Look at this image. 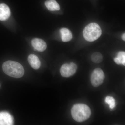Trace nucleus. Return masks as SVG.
Listing matches in <instances>:
<instances>
[{"label": "nucleus", "mask_w": 125, "mask_h": 125, "mask_svg": "<svg viewBox=\"0 0 125 125\" xmlns=\"http://www.w3.org/2000/svg\"><path fill=\"white\" fill-rule=\"evenodd\" d=\"M2 70L8 76L14 78H21L24 74V70L22 65L13 61L5 62L2 65Z\"/></svg>", "instance_id": "1"}, {"label": "nucleus", "mask_w": 125, "mask_h": 125, "mask_svg": "<svg viewBox=\"0 0 125 125\" xmlns=\"http://www.w3.org/2000/svg\"><path fill=\"white\" fill-rule=\"evenodd\" d=\"M71 112L74 120L78 122L86 120L89 118L91 114L89 107L83 104H78L74 105L72 108Z\"/></svg>", "instance_id": "2"}, {"label": "nucleus", "mask_w": 125, "mask_h": 125, "mask_svg": "<svg viewBox=\"0 0 125 125\" xmlns=\"http://www.w3.org/2000/svg\"><path fill=\"white\" fill-rule=\"evenodd\" d=\"M83 34L85 40L89 42H93L101 37L102 30L98 24L92 23L88 25L84 28Z\"/></svg>", "instance_id": "3"}, {"label": "nucleus", "mask_w": 125, "mask_h": 125, "mask_svg": "<svg viewBox=\"0 0 125 125\" xmlns=\"http://www.w3.org/2000/svg\"><path fill=\"white\" fill-rule=\"evenodd\" d=\"M105 78L103 71L100 68L94 70L91 77V82L94 87H97L103 83Z\"/></svg>", "instance_id": "4"}, {"label": "nucleus", "mask_w": 125, "mask_h": 125, "mask_svg": "<svg viewBox=\"0 0 125 125\" xmlns=\"http://www.w3.org/2000/svg\"><path fill=\"white\" fill-rule=\"evenodd\" d=\"M77 68V65L73 62L70 64H65L61 67L60 72L62 76L67 78L75 73Z\"/></svg>", "instance_id": "5"}, {"label": "nucleus", "mask_w": 125, "mask_h": 125, "mask_svg": "<svg viewBox=\"0 0 125 125\" xmlns=\"http://www.w3.org/2000/svg\"><path fill=\"white\" fill-rule=\"evenodd\" d=\"M31 44L34 48L39 52H42L47 48V44L44 40L40 39L35 38L31 41Z\"/></svg>", "instance_id": "6"}, {"label": "nucleus", "mask_w": 125, "mask_h": 125, "mask_svg": "<svg viewBox=\"0 0 125 125\" xmlns=\"http://www.w3.org/2000/svg\"><path fill=\"white\" fill-rule=\"evenodd\" d=\"M10 14V10L8 6L5 4H0V20H6Z\"/></svg>", "instance_id": "7"}, {"label": "nucleus", "mask_w": 125, "mask_h": 125, "mask_svg": "<svg viewBox=\"0 0 125 125\" xmlns=\"http://www.w3.org/2000/svg\"><path fill=\"white\" fill-rule=\"evenodd\" d=\"M29 64L32 68L35 70H37L40 67L41 62L38 57L34 54H30L28 58Z\"/></svg>", "instance_id": "8"}, {"label": "nucleus", "mask_w": 125, "mask_h": 125, "mask_svg": "<svg viewBox=\"0 0 125 125\" xmlns=\"http://www.w3.org/2000/svg\"><path fill=\"white\" fill-rule=\"evenodd\" d=\"M62 40L64 42H69L72 38V34L70 31L66 28H62L60 30Z\"/></svg>", "instance_id": "9"}, {"label": "nucleus", "mask_w": 125, "mask_h": 125, "mask_svg": "<svg viewBox=\"0 0 125 125\" xmlns=\"http://www.w3.org/2000/svg\"><path fill=\"white\" fill-rule=\"evenodd\" d=\"M11 125V116L7 112L0 113V125Z\"/></svg>", "instance_id": "10"}, {"label": "nucleus", "mask_w": 125, "mask_h": 125, "mask_svg": "<svg viewBox=\"0 0 125 125\" xmlns=\"http://www.w3.org/2000/svg\"><path fill=\"white\" fill-rule=\"evenodd\" d=\"M45 5L47 9L50 11L59 10L60 9V5L55 0H49L45 2Z\"/></svg>", "instance_id": "11"}, {"label": "nucleus", "mask_w": 125, "mask_h": 125, "mask_svg": "<svg viewBox=\"0 0 125 125\" xmlns=\"http://www.w3.org/2000/svg\"><path fill=\"white\" fill-rule=\"evenodd\" d=\"M114 61L118 65L122 64L123 65H125V52H120L117 54V57L114 58Z\"/></svg>", "instance_id": "12"}, {"label": "nucleus", "mask_w": 125, "mask_h": 125, "mask_svg": "<svg viewBox=\"0 0 125 125\" xmlns=\"http://www.w3.org/2000/svg\"><path fill=\"white\" fill-rule=\"evenodd\" d=\"M91 59L93 62L99 63L102 62L103 60V56L101 53L98 52H94L92 54Z\"/></svg>", "instance_id": "13"}, {"label": "nucleus", "mask_w": 125, "mask_h": 125, "mask_svg": "<svg viewBox=\"0 0 125 125\" xmlns=\"http://www.w3.org/2000/svg\"><path fill=\"white\" fill-rule=\"evenodd\" d=\"M105 102L109 105L110 109H113L115 106V101L113 97L107 96L105 99Z\"/></svg>", "instance_id": "14"}, {"label": "nucleus", "mask_w": 125, "mask_h": 125, "mask_svg": "<svg viewBox=\"0 0 125 125\" xmlns=\"http://www.w3.org/2000/svg\"><path fill=\"white\" fill-rule=\"evenodd\" d=\"M122 38L123 39V40L125 41V34L124 33L123 34V35H122Z\"/></svg>", "instance_id": "15"}, {"label": "nucleus", "mask_w": 125, "mask_h": 125, "mask_svg": "<svg viewBox=\"0 0 125 125\" xmlns=\"http://www.w3.org/2000/svg\"></svg>", "instance_id": "16"}]
</instances>
